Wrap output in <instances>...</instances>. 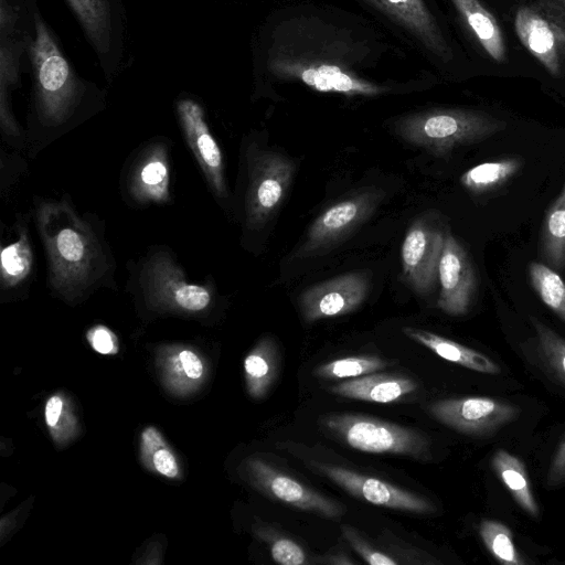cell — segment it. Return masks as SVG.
Wrapping results in <instances>:
<instances>
[{
  "label": "cell",
  "instance_id": "cell-1",
  "mask_svg": "<svg viewBox=\"0 0 565 565\" xmlns=\"http://www.w3.org/2000/svg\"><path fill=\"white\" fill-rule=\"evenodd\" d=\"M351 39H317L311 35L279 39L267 53L270 75L297 81L320 93L347 96H377L388 87L360 74L361 51Z\"/></svg>",
  "mask_w": 565,
  "mask_h": 565
},
{
  "label": "cell",
  "instance_id": "cell-2",
  "mask_svg": "<svg viewBox=\"0 0 565 565\" xmlns=\"http://www.w3.org/2000/svg\"><path fill=\"white\" fill-rule=\"evenodd\" d=\"M26 1L31 18L26 56L34 114L42 125L55 128L67 122L90 97L99 96V90L75 71L38 0Z\"/></svg>",
  "mask_w": 565,
  "mask_h": 565
},
{
  "label": "cell",
  "instance_id": "cell-3",
  "mask_svg": "<svg viewBox=\"0 0 565 565\" xmlns=\"http://www.w3.org/2000/svg\"><path fill=\"white\" fill-rule=\"evenodd\" d=\"M53 287L73 296L97 275L100 249L88 225L66 203L44 204L38 214Z\"/></svg>",
  "mask_w": 565,
  "mask_h": 565
},
{
  "label": "cell",
  "instance_id": "cell-4",
  "mask_svg": "<svg viewBox=\"0 0 565 565\" xmlns=\"http://www.w3.org/2000/svg\"><path fill=\"white\" fill-rule=\"evenodd\" d=\"M505 127V121L482 111L435 108L401 117L394 129L405 141L445 158L455 148L480 142Z\"/></svg>",
  "mask_w": 565,
  "mask_h": 565
},
{
  "label": "cell",
  "instance_id": "cell-5",
  "mask_svg": "<svg viewBox=\"0 0 565 565\" xmlns=\"http://www.w3.org/2000/svg\"><path fill=\"white\" fill-rule=\"evenodd\" d=\"M322 426L353 449L370 454H391L415 459L430 457V441L422 431L363 414H329Z\"/></svg>",
  "mask_w": 565,
  "mask_h": 565
},
{
  "label": "cell",
  "instance_id": "cell-6",
  "mask_svg": "<svg viewBox=\"0 0 565 565\" xmlns=\"http://www.w3.org/2000/svg\"><path fill=\"white\" fill-rule=\"evenodd\" d=\"M90 45L103 75L113 83L124 71L127 12L124 0H64Z\"/></svg>",
  "mask_w": 565,
  "mask_h": 565
},
{
  "label": "cell",
  "instance_id": "cell-7",
  "mask_svg": "<svg viewBox=\"0 0 565 565\" xmlns=\"http://www.w3.org/2000/svg\"><path fill=\"white\" fill-rule=\"evenodd\" d=\"M26 0H0V118L4 130L15 134L11 93L21 83V62L26 55L30 35Z\"/></svg>",
  "mask_w": 565,
  "mask_h": 565
},
{
  "label": "cell",
  "instance_id": "cell-8",
  "mask_svg": "<svg viewBox=\"0 0 565 565\" xmlns=\"http://www.w3.org/2000/svg\"><path fill=\"white\" fill-rule=\"evenodd\" d=\"M247 161L246 222L248 227L259 228L286 196L296 171V163L271 150L248 152Z\"/></svg>",
  "mask_w": 565,
  "mask_h": 565
},
{
  "label": "cell",
  "instance_id": "cell-9",
  "mask_svg": "<svg viewBox=\"0 0 565 565\" xmlns=\"http://www.w3.org/2000/svg\"><path fill=\"white\" fill-rule=\"evenodd\" d=\"M383 195L381 189L365 188L327 207L308 228L295 256L317 255L342 242L373 214Z\"/></svg>",
  "mask_w": 565,
  "mask_h": 565
},
{
  "label": "cell",
  "instance_id": "cell-10",
  "mask_svg": "<svg viewBox=\"0 0 565 565\" xmlns=\"http://www.w3.org/2000/svg\"><path fill=\"white\" fill-rule=\"evenodd\" d=\"M447 232L433 216L416 218L401 248L403 278L419 295L428 294L438 278V264Z\"/></svg>",
  "mask_w": 565,
  "mask_h": 565
},
{
  "label": "cell",
  "instance_id": "cell-11",
  "mask_svg": "<svg viewBox=\"0 0 565 565\" xmlns=\"http://www.w3.org/2000/svg\"><path fill=\"white\" fill-rule=\"evenodd\" d=\"M429 412L444 425L472 436L493 433L519 414L514 405L484 396L440 399L429 406Z\"/></svg>",
  "mask_w": 565,
  "mask_h": 565
},
{
  "label": "cell",
  "instance_id": "cell-12",
  "mask_svg": "<svg viewBox=\"0 0 565 565\" xmlns=\"http://www.w3.org/2000/svg\"><path fill=\"white\" fill-rule=\"evenodd\" d=\"M370 278L352 271L307 288L299 298L302 318L311 323L321 319L348 315L367 298Z\"/></svg>",
  "mask_w": 565,
  "mask_h": 565
},
{
  "label": "cell",
  "instance_id": "cell-13",
  "mask_svg": "<svg viewBox=\"0 0 565 565\" xmlns=\"http://www.w3.org/2000/svg\"><path fill=\"white\" fill-rule=\"evenodd\" d=\"M316 468L351 495L371 504L417 514L436 510L426 498L377 478L333 465L318 463Z\"/></svg>",
  "mask_w": 565,
  "mask_h": 565
},
{
  "label": "cell",
  "instance_id": "cell-14",
  "mask_svg": "<svg viewBox=\"0 0 565 565\" xmlns=\"http://www.w3.org/2000/svg\"><path fill=\"white\" fill-rule=\"evenodd\" d=\"M145 291L157 302L188 312L206 309L212 300L209 288L191 284L170 257L156 254L146 264L142 275Z\"/></svg>",
  "mask_w": 565,
  "mask_h": 565
},
{
  "label": "cell",
  "instance_id": "cell-15",
  "mask_svg": "<svg viewBox=\"0 0 565 565\" xmlns=\"http://www.w3.org/2000/svg\"><path fill=\"white\" fill-rule=\"evenodd\" d=\"M438 280L440 292L437 307L449 316L466 315L476 295L478 280L469 255L449 232L438 264Z\"/></svg>",
  "mask_w": 565,
  "mask_h": 565
},
{
  "label": "cell",
  "instance_id": "cell-16",
  "mask_svg": "<svg viewBox=\"0 0 565 565\" xmlns=\"http://www.w3.org/2000/svg\"><path fill=\"white\" fill-rule=\"evenodd\" d=\"M175 109L188 145L211 188L218 198H226L222 152L206 124L204 108L196 99L184 96L177 100Z\"/></svg>",
  "mask_w": 565,
  "mask_h": 565
},
{
  "label": "cell",
  "instance_id": "cell-17",
  "mask_svg": "<svg viewBox=\"0 0 565 565\" xmlns=\"http://www.w3.org/2000/svg\"><path fill=\"white\" fill-rule=\"evenodd\" d=\"M252 475L256 484L275 500L328 519L344 514V507L263 460H253Z\"/></svg>",
  "mask_w": 565,
  "mask_h": 565
},
{
  "label": "cell",
  "instance_id": "cell-18",
  "mask_svg": "<svg viewBox=\"0 0 565 565\" xmlns=\"http://www.w3.org/2000/svg\"><path fill=\"white\" fill-rule=\"evenodd\" d=\"M409 32L427 51L449 62L452 52L424 0H364Z\"/></svg>",
  "mask_w": 565,
  "mask_h": 565
},
{
  "label": "cell",
  "instance_id": "cell-19",
  "mask_svg": "<svg viewBox=\"0 0 565 565\" xmlns=\"http://www.w3.org/2000/svg\"><path fill=\"white\" fill-rule=\"evenodd\" d=\"M514 29L521 43L553 76L561 73V40L555 28L540 13L521 7Z\"/></svg>",
  "mask_w": 565,
  "mask_h": 565
},
{
  "label": "cell",
  "instance_id": "cell-20",
  "mask_svg": "<svg viewBox=\"0 0 565 565\" xmlns=\"http://www.w3.org/2000/svg\"><path fill=\"white\" fill-rule=\"evenodd\" d=\"M337 395L374 403H392L413 393L417 384L413 379L391 374H367L329 387Z\"/></svg>",
  "mask_w": 565,
  "mask_h": 565
},
{
  "label": "cell",
  "instance_id": "cell-21",
  "mask_svg": "<svg viewBox=\"0 0 565 565\" xmlns=\"http://www.w3.org/2000/svg\"><path fill=\"white\" fill-rule=\"evenodd\" d=\"M130 192L141 202H164L169 198V164L166 148L153 146L137 160Z\"/></svg>",
  "mask_w": 565,
  "mask_h": 565
},
{
  "label": "cell",
  "instance_id": "cell-22",
  "mask_svg": "<svg viewBox=\"0 0 565 565\" xmlns=\"http://www.w3.org/2000/svg\"><path fill=\"white\" fill-rule=\"evenodd\" d=\"M403 332L406 337L431 350L444 360L486 374L500 373V367L494 361L458 342L430 331L412 327L404 328Z\"/></svg>",
  "mask_w": 565,
  "mask_h": 565
},
{
  "label": "cell",
  "instance_id": "cell-23",
  "mask_svg": "<svg viewBox=\"0 0 565 565\" xmlns=\"http://www.w3.org/2000/svg\"><path fill=\"white\" fill-rule=\"evenodd\" d=\"M486 53L495 62L507 60L500 25L479 0H450Z\"/></svg>",
  "mask_w": 565,
  "mask_h": 565
},
{
  "label": "cell",
  "instance_id": "cell-24",
  "mask_svg": "<svg viewBox=\"0 0 565 565\" xmlns=\"http://www.w3.org/2000/svg\"><path fill=\"white\" fill-rule=\"evenodd\" d=\"M491 466L515 502L531 516L537 518L540 509L522 460L507 450L500 449L493 455Z\"/></svg>",
  "mask_w": 565,
  "mask_h": 565
},
{
  "label": "cell",
  "instance_id": "cell-25",
  "mask_svg": "<svg viewBox=\"0 0 565 565\" xmlns=\"http://www.w3.org/2000/svg\"><path fill=\"white\" fill-rule=\"evenodd\" d=\"M244 369L250 395L256 398L264 397L278 373L276 343L269 338L262 340L246 356Z\"/></svg>",
  "mask_w": 565,
  "mask_h": 565
},
{
  "label": "cell",
  "instance_id": "cell-26",
  "mask_svg": "<svg viewBox=\"0 0 565 565\" xmlns=\"http://www.w3.org/2000/svg\"><path fill=\"white\" fill-rule=\"evenodd\" d=\"M541 243L542 255L547 266L563 269L565 267V184L546 212Z\"/></svg>",
  "mask_w": 565,
  "mask_h": 565
},
{
  "label": "cell",
  "instance_id": "cell-27",
  "mask_svg": "<svg viewBox=\"0 0 565 565\" xmlns=\"http://www.w3.org/2000/svg\"><path fill=\"white\" fill-rule=\"evenodd\" d=\"M522 166L520 158L482 162L467 170L460 177V183L472 193H484L505 183Z\"/></svg>",
  "mask_w": 565,
  "mask_h": 565
},
{
  "label": "cell",
  "instance_id": "cell-28",
  "mask_svg": "<svg viewBox=\"0 0 565 565\" xmlns=\"http://www.w3.org/2000/svg\"><path fill=\"white\" fill-rule=\"evenodd\" d=\"M529 276L533 289L541 300L565 321V282L550 266L532 262Z\"/></svg>",
  "mask_w": 565,
  "mask_h": 565
},
{
  "label": "cell",
  "instance_id": "cell-29",
  "mask_svg": "<svg viewBox=\"0 0 565 565\" xmlns=\"http://www.w3.org/2000/svg\"><path fill=\"white\" fill-rule=\"evenodd\" d=\"M387 366V362L377 356L359 355L329 361L319 365L315 375L323 380L355 379L375 373Z\"/></svg>",
  "mask_w": 565,
  "mask_h": 565
},
{
  "label": "cell",
  "instance_id": "cell-30",
  "mask_svg": "<svg viewBox=\"0 0 565 565\" xmlns=\"http://www.w3.org/2000/svg\"><path fill=\"white\" fill-rule=\"evenodd\" d=\"M480 537L492 556L505 565H522L525 562L515 548L511 530L501 522L483 520L479 526Z\"/></svg>",
  "mask_w": 565,
  "mask_h": 565
},
{
  "label": "cell",
  "instance_id": "cell-31",
  "mask_svg": "<svg viewBox=\"0 0 565 565\" xmlns=\"http://www.w3.org/2000/svg\"><path fill=\"white\" fill-rule=\"evenodd\" d=\"M32 252L25 234L3 247L1 250V282L3 287H13L22 281L32 267Z\"/></svg>",
  "mask_w": 565,
  "mask_h": 565
},
{
  "label": "cell",
  "instance_id": "cell-32",
  "mask_svg": "<svg viewBox=\"0 0 565 565\" xmlns=\"http://www.w3.org/2000/svg\"><path fill=\"white\" fill-rule=\"evenodd\" d=\"M534 327L544 360L565 386V339L537 320Z\"/></svg>",
  "mask_w": 565,
  "mask_h": 565
},
{
  "label": "cell",
  "instance_id": "cell-33",
  "mask_svg": "<svg viewBox=\"0 0 565 565\" xmlns=\"http://www.w3.org/2000/svg\"><path fill=\"white\" fill-rule=\"evenodd\" d=\"M342 533L353 550L372 565H396L398 562L390 555L373 548L360 534L351 526L343 525Z\"/></svg>",
  "mask_w": 565,
  "mask_h": 565
},
{
  "label": "cell",
  "instance_id": "cell-34",
  "mask_svg": "<svg viewBox=\"0 0 565 565\" xmlns=\"http://www.w3.org/2000/svg\"><path fill=\"white\" fill-rule=\"evenodd\" d=\"M273 559L282 565H302L308 563L302 547L291 539L277 536L270 545Z\"/></svg>",
  "mask_w": 565,
  "mask_h": 565
},
{
  "label": "cell",
  "instance_id": "cell-35",
  "mask_svg": "<svg viewBox=\"0 0 565 565\" xmlns=\"http://www.w3.org/2000/svg\"><path fill=\"white\" fill-rule=\"evenodd\" d=\"M152 463L158 472L168 478H175L179 473L174 456L166 448H160L153 454Z\"/></svg>",
  "mask_w": 565,
  "mask_h": 565
},
{
  "label": "cell",
  "instance_id": "cell-36",
  "mask_svg": "<svg viewBox=\"0 0 565 565\" xmlns=\"http://www.w3.org/2000/svg\"><path fill=\"white\" fill-rule=\"evenodd\" d=\"M550 486H558L565 482V438L557 448L547 473Z\"/></svg>",
  "mask_w": 565,
  "mask_h": 565
},
{
  "label": "cell",
  "instance_id": "cell-37",
  "mask_svg": "<svg viewBox=\"0 0 565 565\" xmlns=\"http://www.w3.org/2000/svg\"><path fill=\"white\" fill-rule=\"evenodd\" d=\"M88 339L93 348L102 354H108L116 351L114 337L110 331L104 327L93 329L89 332Z\"/></svg>",
  "mask_w": 565,
  "mask_h": 565
},
{
  "label": "cell",
  "instance_id": "cell-38",
  "mask_svg": "<svg viewBox=\"0 0 565 565\" xmlns=\"http://www.w3.org/2000/svg\"><path fill=\"white\" fill-rule=\"evenodd\" d=\"M180 362L185 374L193 380L201 377L203 374V364L195 353L184 350L179 355Z\"/></svg>",
  "mask_w": 565,
  "mask_h": 565
},
{
  "label": "cell",
  "instance_id": "cell-39",
  "mask_svg": "<svg viewBox=\"0 0 565 565\" xmlns=\"http://www.w3.org/2000/svg\"><path fill=\"white\" fill-rule=\"evenodd\" d=\"M63 409V401L58 396L49 398L45 405V420L49 426H55Z\"/></svg>",
  "mask_w": 565,
  "mask_h": 565
},
{
  "label": "cell",
  "instance_id": "cell-40",
  "mask_svg": "<svg viewBox=\"0 0 565 565\" xmlns=\"http://www.w3.org/2000/svg\"><path fill=\"white\" fill-rule=\"evenodd\" d=\"M142 440H143L145 449L146 450L150 449V451L152 450V448L154 446H160L163 444L160 434L153 427H148L147 429L143 430Z\"/></svg>",
  "mask_w": 565,
  "mask_h": 565
}]
</instances>
